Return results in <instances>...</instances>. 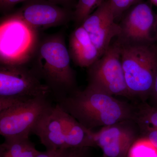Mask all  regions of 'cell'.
<instances>
[{
  "instance_id": "cell-25",
  "label": "cell",
  "mask_w": 157,
  "mask_h": 157,
  "mask_svg": "<svg viewBox=\"0 0 157 157\" xmlns=\"http://www.w3.org/2000/svg\"><path fill=\"white\" fill-rule=\"evenodd\" d=\"M71 149H65L62 150L61 153L59 157H68Z\"/></svg>"
},
{
  "instance_id": "cell-15",
  "label": "cell",
  "mask_w": 157,
  "mask_h": 157,
  "mask_svg": "<svg viewBox=\"0 0 157 157\" xmlns=\"http://www.w3.org/2000/svg\"><path fill=\"white\" fill-rule=\"evenodd\" d=\"M128 157H157V147L147 137L135 140L130 147Z\"/></svg>"
},
{
  "instance_id": "cell-1",
  "label": "cell",
  "mask_w": 157,
  "mask_h": 157,
  "mask_svg": "<svg viewBox=\"0 0 157 157\" xmlns=\"http://www.w3.org/2000/svg\"><path fill=\"white\" fill-rule=\"evenodd\" d=\"M61 32L39 39L27 65L49 87L57 102L78 89L75 71Z\"/></svg>"
},
{
  "instance_id": "cell-12",
  "label": "cell",
  "mask_w": 157,
  "mask_h": 157,
  "mask_svg": "<svg viewBox=\"0 0 157 157\" xmlns=\"http://www.w3.org/2000/svg\"><path fill=\"white\" fill-rule=\"evenodd\" d=\"M68 50L71 60L80 67H90L101 57L89 35L81 25L70 35Z\"/></svg>"
},
{
  "instance_id": "cell-22",
  "label": "cell",
  "mask_w": 157,
  "mask_h": 157,
  "mask_svg": "<svg viewBox=\"0 0 157 157\" xmlns=\"http://www.w3.org/2000/svg\"><path fill=\"white\" fill-rule=\"evenodd\" d=\"M145 131L146 137L152 142L157 147V129H143Z\"/></svg>"
},
{
  "instance_id": "cell-6",
  "label": "cell",
  "mask_w": 157,
  "mask_h": 157,
  "mask_svg": "<svg viewBox=\"0 0 157 157\" xmlns=\"http://www.w3.org/2000/svg\"><path fill=\"white\" fill-rule=\"evenodd\" d=\"M53 107L49 97H39L0 111V134L5 138L29 137Z\"/></svg>"
},
{
  "instance_id": "cell-21",
  "label": "cell",
  "mask_w": 157,
  "mask_h": 157,
  "mask_svg": "<svg viewBox=\"0 0 157 157\" xmlns=\"http://www.w3.org/2000/svg\"><path fill=\"white\" fill-rule=\"evenodd\" d=\"M56 5L74 10L77 0H48Z\"/></svg>"
},
{
  "instance_id": "cell-7",
  "label": "cell",
  "mask_w": 157,
  "mask_h": 157,
  "mask_svg": "<svg viewBox=\"0 0 157 157\" xmlns=\"http://www.w3.org/2000/svg\"><path fill=\"white\" fill-rule=\"evenodd\" d=\"M88 84L110 95L131 97L124 73L119 43L111 45L88 68Z\"/></svg>"
},
{
  "instance_id": "cell-13",
  "label": "cell",
  "mask_w": 157,
  "mask_h": 157,
  "mask_svg": "<svg viewBox=\"0 0 157 157\" xmlns=\"http://www.w3.org/2000/svg\"><path fill=\"white\" fill-rule=\"evenodd\" d=\"M33 134L39 137L46 150L69 149L56 106L39 122Z\"/></svg>"
},
{
  "instance_id": "cell-10",
  "label": "cell",
  "mask_w": 157,
  "mask_h": 157,
  "mask_svg": "<svg viewBox=\"0 0 157 157\" xmlns=\"http://www.w3.org/2000/svg\"><path fill=\"white\" fill-rule=\"evenodd\" d=\"M102 56L111 45L114 37L121 33L109 0H105L82 23Z\"/></svg>"
},
{
  "instance_id": "cell-18",
  "label": "cell",
  "mask_w": 157,
  "mask_h": 157,
  "mask_svg": "<svg viewBox=\"0 0 157 157\" xmlns=\"http://www.w3.org/2000/svg\"><path fill=\"white\" fill-rule=\"evenodd\" d=\"M117 20L122 17L132 6L142 0H109Z\"/></svg>"
},
{
  "instance_id": "cell-3",
  "label": "cell",
  "mask_w": 157,
  "mask_h": 157,
  "mask_svg": "<svg viewBox=\"0 0 157 157\" xmlns=\"http://www.w3.org/2000/svg\"><path fill=\"white\" fill-rule=\"evenodd\" d=\"M119 44L129 92L131 96L147 95L151 93L157 73V48L152 44Z\"/></svg>"
},
{
  "instance_id": "cell-9",
  "label": "cell",
  "mask_w": 157,
  "mask_h": 157,
  "mask_svg": "<svg viewBox=\"0 0 157 157\" xmlns=\"http://www.w3.org/2000/svg\"><path fill=\"white\" fill-rule=\"evenodd\" d=\"M10 13L38 31L66 25L73 20L74 17L73 10L56 5L48 0L26 2Z\"/></svg>"
},
{
  "instance_id": "cell-14",
  "label": "cell",
  "mask_w": 157,
  "mask_h": 157,
  "mask_svg": "<svg viewBox=\"0 0 157 157\" xmlns=\"http://www.w3.org/2000/svg\"><path fill=\"white\" fill-rule=\"evenodd\" d=\"M40 152L29 137L5 138L0 146V157H36Z\"/></svg>"
},
{
  "instance_id": "cell-28",
  "label": "cell",
  "mask_w": 157,
  "mask_h": 157,
  "mask_svg": "<svg viewBox=\"0 0 157 157\" xmlns=\"http://www.w3.org/2000/svg\"></svg>"
},
{
  "instance_id": "cell-24",
  "label": "cell",
  "mask_w": 157,
  "mask_h": 157,
  "mask_svg": "<svg viewBox=\"0 0 157 157\" xmlns=\"http://www.w3.org/2000/svg\"><path fill=\"white\" fill-rule=\"evenodd\" d=\"M151 93L153 94L156 100L157 101V73L155 78L153 86L152 89Z\"/></svg>"
},
{
  "instance_id": "cell-11",
  "label": "cell",
  "mask_w": 157,
  "mask_h": 157,
  "mask_svg": "<svg viewBox=\"0 0 157 157\" xmlns=\"http://www.w3.org/2000/svg\"><path fill=\"white\" fill-rule=\"evenodd\" d=\"M120 123L92 132L96 146L102 149L105 157H125L135 141L133 130Z\"/></svg>"
},
{
  "instance_id": "cell-26",
  "label": "cell",
  "mask_w": 157,
  "mask_h": 157,
  "mask_svg": "<svg viewBox=\"0 0 157 157\" xmlns=\"http://www.w3.org/2000/svg\"><path fill=\"white\" fill-rule=\"evenodd\" d=\"M152 3L157 6V0H151Z\"/></svg>"
},
{
  "instance_id": "cell-5",
  "label": "cell",
  "mask_w": 157,
  "mask_h": 157,
  "mask_svg": "<svg viewBox=\"0 0 157 157\" xmlns=\"http://www.w3.org/2000/svg\"><path fill=\"white\" fill-rule=\"evenodd\" d=\"M39 31L9 13L1 21V64H27L39 41Z\"/></svg>"
},
{
  "instance_id": "cell-16",
  "label": "cell",
  "mask_w": 157,
  "mask_h": 157,
  "mask_svg": "<svg viewBox=\"0 0 157 157\" xmlns=\"http://www.w3.org/2000/svg\"><path fill=\"white\" fill-rule=\"evenodd\" d=\"M105 0H77L73 10V21L77 24L81 25L92 13Z\"/></svg>"
},
{
  "instance_id": "cell-23",
  "label": "cell",
  "mask_w": 157,
  "mask_h": 157,
  "mask_svg": "<svg viewBox=\"0 0 157 157\" xmlns=\"http://www.w3.org/2000/svg\"><path fill=\"white\" fill-rule=\"evenodd\" d=\"M62 150H46L45 151L40 152L36 157H59Z\"/></svg>"
},
{
  "instance_id": "cell-17",
  "label": "cell",
  "mask_w": 157,
  "mask_h": 157,
  "mask_svg": "<svg viewBox=\"0 0 157 157\" xmlns=\"http://www.w3.org/2000/svg\"><path fill=\"white\" fill-rule=\"evenodd\" d=\"M135 121L142 129H157V109L144 105L135 112Z\"/></svg>"
},
{
  "instance_id": "cell-2",
  "label": "cell",
  "mask_w": 157,
  "mask_h": 157,
  "mask_svg": "<svg viewBox=\"0 0 157 157\" xmlns=\"http://www.w3.org/2000/svg\"><path fill=\"white\" fill-rule=\"evenodd\" d=\"M65 112L89 130L135 120L132 107L113 96L88 84L57 102Z\"/></svg>"
},
{
  "instance_id": "cell-8",
  "label": "cell",
  "mask_w": 157,
  "mask_h": 157,
  "mask_svg": "<svg viewBox=\"0 0 157 157\" xmlns=\"http://www.w3.org/2000/svg\"><path fill=\"white\" fill-rule=\"evenodd\" d=\"M157 16L151 6L141 1L127 11L119 24L121 44H152L157 39Z\"/></svg>"
},
{
  "instance_id": "cell-4",
  "label": "cell",
  "mask_w": 157,
  "mask_h": 157,
  "mask_svg": "<svg viewBox=\"0 0 157 157\" xmlns=\"http://www.w3.org/2000/svg\"><path fill=\"white\" fill-rule=\"evenodd\" d=\"M51 92L27 64L0 65V111Z\"/></svg>"
},
{
  "instance_id": "cell-19",
  "label": "cell",
  "mask_w": 157,
  "mask_h": 157,
  "mask_svg": "<svg viewBox=\"0 0 157 157\" xmlns=\"http://www.w3.org/2000/svg\"><path fill=\"white\" fill-rule=\"evenodd\" d=\"M32 0H5L0 4L1 12L5 15L9 14L12 11V9L16 5L21 3H25Z\"/></svg>"
},
{
  "instance_id": "cell-20",
  "label": "cell",
  "mask_w": 157,
  "mask_h": 157,
  "mask_svg": "<svg viewBox=\"0 0 157 157\" xmlns=\"http://www.w3.org/2000/svg\"><path fill=\"white\" fill-rule=\"evenodd\" d=\"M90 147L71 148L68 157H89Z\"/></svg>"
},
{
  "instance_id": "cell-27",
  "label": "cell",
  "mask_w": 157,
  "mask_h": 157,
  "mask_svg": "<svg viewBox=\"0 0 157 157\" xmlns=\"http://www.w3.org/2000/svg\"><path fill=\"white\" fill-rule=\"evenodd\" d=\"M4 1H5V0H0V4L2 3Z\"/></svg>"
}]
</instances>
